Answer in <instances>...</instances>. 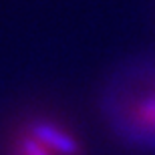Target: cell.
Returning <instances> with one entry per match:
<instances>
[{"label":"cell","instance_id":"7a4b0ae2","mask_svg":"<svg viewBox=\"0 0 155 155\" xmlns=\"http://www.w3.org/2000/svg\"><path fill=\"white\" fill-rule=\"evenodd\" d=\"M6 155H85V145L69 125L52 117H35L10 137Z\"/></svg>","mask_w":155,"mask_h":155},{"label":"cell","instance_id":"6da1fadb","mask_svg":"<svg viewBox=\"0 0 155 155\" xmlns=\"http://www.w3.org/2000/svg\"><path fill=\"white\" fill-rule=\"evenodd\" d=\"M107 113L123 137L155 147V63L135 67L117 81L109 93Z\"/></svg>","mask_w":155,"mask_h":155}]
</instances>
